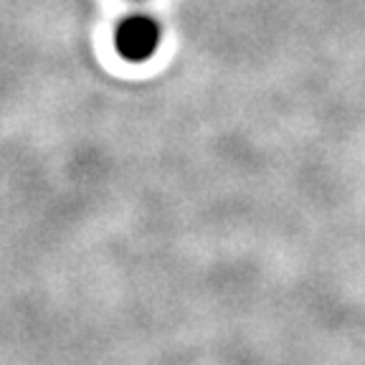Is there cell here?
Here are the masks:
<instances>
[{
    "mask_svg": "<svg viewBox=\"0 0 365 365\" xmlns=\"http://www.w3.org/2000/svg\"><path fill=\"white\" fill-rule=\"evenodd\" d=\"M160 46V23L145 13H132L122 18L114 29V48L125 61L143 63L158 51Z\"/></svg>",
    "mask_w": 365,
    "mask_h": 365,
    "instance_id": "obj_1",
    "label": "cell"
}]
</instances>
